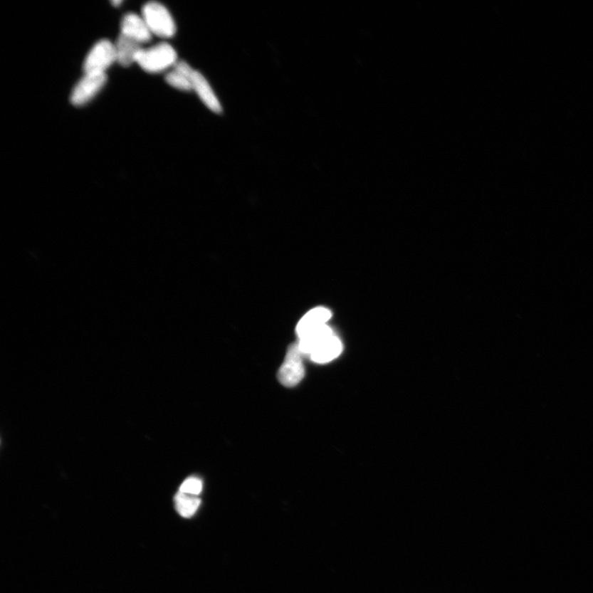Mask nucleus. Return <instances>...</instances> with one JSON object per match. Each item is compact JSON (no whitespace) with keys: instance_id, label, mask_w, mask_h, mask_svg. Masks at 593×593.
<instances>
[{"instance_id":"nucleus-1","label":"nucleus","mask_w":593,"mask_h":593,"mask_svg":"<svg viewBox=\"0 0 593 593\" xmlns=\"http://www.w3.org/2000/svg\"><path fill=\"white\" fill-rule=\"evenodd\" d=\"M177 62V51L170 44L166 43L142 49L136 56L135 61L142 69L151 73L169 70V68L174 67Z\"/></svg>"},{"instance_id":"nucleus-2","label":"nucleus","mask_w":593,"mask_h":593,"mask_svg":"<svg viewBox=\"0 0 593 593\" xmlns=\"http://www.w3.org/2000/svg\"><path fill=\"white\" fill-rule=\"evenodd\" d=\"M142 17L152 34L162 38H171L176 34V24L169 9L159 2L147 3L142 9Z\"/></svg>"},{"instance_id":"nucleus-3","label":"nucleus","mask_w":593,"mask_h":593,"mask_svg":"<svg viewBox=\"0 0 593 593\" xmlns=\"http://www.w3.org/2000/svg\"><path fill=\"white\" fill-rule=\"evenodd\" d=\"M117 61V51L115 44L108 40H102L93 46L88 52L83 71L85 73H106V70L114 62Z\"/></svg>"},{"instance_id":"nucleus-4","label":"nucleus","mask_w":593,"mask_h":593,"mask_svg":"<svg viewBox=\"0 0 593 593\" xmlns=\"http://www.w3.org/2000/svg\"><path fill=\"white\" fill-rule=\"evenodd\" d=\"M303 357L298 343L291 345L288 349L285 359L278 372V379L282 385L293 387L303 380L305 375Z\"/></svg>"},{"instance_id":"nucleus-5","label":"nucleus","mask_w":593,"mask_h":593,"mask_svg":"<svg viewBox=\"0 0 593 593\" xmlns=\"http://www.w3.org/2000/svg\"><path fill=\"white\" fill-rule=\"evenodd\" d=\"M106 82V73H85V76L73 89L70 97L71 103L76 107H81L90 102L101 91Z\"/></svg>"},{"instance_id":"nucleus-6","label":"nucleus","mask_w":593,"mask_h":593,"mask_svg":"<svg viewBox=\"0 0 593 593\" xmlns=\"http://www.w3.org/2000/svg\"><path fill=\"white\" fill-rule=\"evenodd\" d=\"M120 34L143 45L149 43L152 33L142 16L134 13L125 14L120 23Z\"/></svg>"},{"instance_id":"nucleus-7","label":"nucleus","mask_w":593,"mask_h":593,"mask_svg":"<svg viewBox=\"0 0 593 593\" xmlns=\"http://www.w3.org/2000/svg\"><path fill=\"white\" fill-rule=\"evenodd\" d=\"M193 91L197 93L199 99L211 111L216 114L222 113V105L215 95L213 88L202 73L197 70L193 75Z\"/></svg>"},{"instance_id":"nucleus-8","label":"nucleus","mask_w":593,"mask_h":593,"mask_svg":"<svg viewBox=\"0 0 593 593\" xmlns=\"http://www.w3.org/2000/svg\"><path fill=\"white\" fill-rule=\"evenodd\" d=\"M186 61H178L173 70L166 75V82L178 90L193 91V75L195 73Z\"/></svg>"},{"instance_id":"nucleus-9","label":"nucleus","mask_w":593,"mask_h":593,"mask_svg":"<svg viewBox=\"0 0 593 593\" xmlns=\"http://www.w3.org/2000/svg\"><path fill=\"white\" fill-rule=\"evenodd\" d=\"M330 318H332V313L327 308L319 307L312 309L304 315L297 325L296 332L298 338H301L304 335L315 329L327 325Z\"/></svg>"},{"instance_id":"nucleus-10","label":"nucleus","mask_w":593,"mask_h":593,"mask_svg":"<svg viewBox=\"0 0 593 593\" xmlns=\"http://www.w3.org/2000/svg\"><path fill=\"white\" fill-rule=\"evenodd\" d=\"M115 46V51H117V61L124 67H128L134 64L136 56L143 49L142 45L138 43L137 41L122 34H120Z\"/></svg>"},{"instance_id":"nucleus-11","label":"nucleus","mask_w":593,"mask_h":593,"mask_svg":"<svg viewBox=\"0 0 593 593\" xmlns=\"http://www.w3.org/2000/svg\"><path fill=\"white\" fill-rule=\"evenodd\" d=\"M333 335L332 330L327 325H322L299 338L298 348L303 356H310L320 345Z\"/></svg>"},{"instance_id":"nucleus-12","label":"nucleus","mask_w":593,"mask_h":593,"mask_svg":"<svg viewBox=\"0 0 593 593\" xmlns=\"http://www.w3.org/2000/svg\"><path fill=\"white\" fill-rule=\"evenodd\" d=\"M342 351V344L335 335H332L323 343L320 345L316 350L309 356L314 363L327 364L337 359Z\"/></svg>"},{"instance_id":"nucleus-13","label":"nucleus","mask_w":593,"mask_h":593,"mask_svg":"<svg viewBox=\"0 0 593 593\" xmlns=\"http://www.w3.org/2000/svg\"><path fill=\"white\" fill-rule=\"evenodd\" d=\"M174 502L177 513L186 518L195 515L201 503L197 496L184 494L180 491L175 495Z\"/></svg>"},{"instance_id":"nucleus-14","label":"nucleus","mask_w":593,"mask_h":593,"mask_svg":"<svg viewBox=\"0 0 593 593\" xmlns=\"http://www.w3.org/2000/svg\"><path fill=\"white\" fill-rule=\"evenodd\" d=\"M203 489V484L201 479L198 477H189L184 481L180 487V492L184 494L198 496L201 494Z\"/></svg>"},{"instance_id":"nucleus-15","label":"nucleus","mask_w":593,"mask_h":593,"mask_svg":"<svg viewBox=\"0 0 593 593\" xmlns=\"http://www.w3.org/2000/svg\"><path fill=\"white\" fill-rule=\"evenodd\" d=\"M112 4L114 5V6L117 7V6H118V5H120V4H122V1H120V0H113V1L112 2Z\"/></svg>"}]
</instances>
